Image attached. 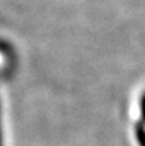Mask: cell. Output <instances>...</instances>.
<instances>
[{"mask_svg": "<svg viewBox=\"0 0 145 146\" xmlns=\"http://www.w3.org/2000/svg\"><path fill=\"white\" fill-rule=\"evenodd\" d=\"M136 136H138L140 146H145V128L143 127V124L136 126Z\"/></svg>", "mask_w": 145, "mask_h": 146, "instance_id": "cell-1", "label": "cell"}, {"mask_svg": "<svg viewBox=\"0 0 145 146\" xmlns=\"http://www.w3.org/2000/svg\"><path fill=\"white\" fill-rule=\"evenodd\" d=\"M0 146H1V131H0Z\"/></svg>", "mask_w": 145, "mask_h": 146, "instance_id": "cell-2", "label": "cell"}]
</instances>
